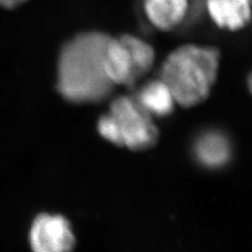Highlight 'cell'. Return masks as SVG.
<instances>
[{
    "label": "cell",
    "instance_id": "cell-7",
    "mask_svg": "<svg viewBox=\"0 0 252 252\" xmlns=\"http://www.w3.org/2000/svg\"><path fill=\"white\" fill-rule=\"evenodd\" d=\"M194 153L196 159L205 167H223L230 159V142L220 131L209 130L196 140Z\"/></svg>",
    "mask_w": 252,
    "mask_h": 252
},
{
    "label": "cell",
    "instance_id": "cell-8",
    "mask_svg": "<svg viewBox=\"0 0 252 252\" xmlns=\"http://www.w3.org/2000/svg\"><path fill=\"white\" fill-rule=\"evenodd\" d=\"M187 0H144V12L157 29L170 31L185 18Z\"/></svg>",
    "mask_w": 252,
    "mask_h": 252
},
{
    "label": "cell",
    "instance_id": "cell-3",
    "mask_svg": "<svg viewBox=\"0 0 252 252\" xmlns=\"http://www.w3.org/2000/svg\"><path fill=\"white\" fill-rule=\"evenodd\" d=\"M114 120L119 146H126L133 151L152 147L159 138L152 116L140 106L135 98H117L109 109Z\"/></svg>",
    "mask_w": 252,
    "mask_h": 252
},
{
    "label": "cell",
    "instance_id": "cell-10",
    "mask_svg": "<svg viewBox=\"0 0 252 252\" xmlns=\"http://www.w3.org/2000/svg\"><path fill=\"white\" fill-rule=\"evenodd\" d=\"M119 39L130 53L138 81L152 69L155 61V51L152 45L135 36L123 35Z\"/></svg>",
    "mask_w": 252,
    "mask_h": 252
},
{
    "label": "cell",
    "instance_id": "cell-1",
    "mask_svg": "<svg viewBox=\"0 0 252 252\" xmlns=\"http://www.w3.org/2000/svg\"><path fill=\"white\" fill-rule=\"evenodd\" d=\"M109 36L84 32L62 46L57 67V90L72 103H97L114 90L104 70V53Z\"/></svg>",
    "mask_w": 252,
    "mask_h": 252
},
{
    "label": "cell",
    "instance_id": "cell-6",
    "mask_svg": "<svg viewBox=\"0 0 252 252\" xmlns=\"http://www.w3.org/2000/svg\"><path fill=\"white\" fill-rule=\"evenodd\" d=\"M207 11L216 25L238 31L250 21V0H207Z\"/></svg>",
    "mask_w": 252,
    "mask_h": 252
},
{
    "label": "cell",
    "instance_id": "cell-2",
    "mask_svg": "<svg viewBox=\"0 0 252 252\" xmlns=\"http://www.w3.org/2000/svg\"><path fill=\"white\" fill-rule=\"evenodd\" d=\"M220 51L211 46L186 44L169 54L161 70L175 102L192 107L207 100L216 83Z\"/></svg>",
    "mask_w": 252,
    "mask_h": 252
},
{
    "label": "cell",
    "instance_id": "cell-5",
    "mask_svg": "<svg viewBox=\"0 0 252 252\" xmlns=\"http://www.w3.org/2000/svg\"><path fill=\"white\" fill-rule=\"evenodd\" d=\"M104 70L114 85L132 86L137 82L135 65L127 50L119 38H109L104 53Z\"/></svg>",
    "mask_w": 252,
    "mask_h": 252
},
{
    "label": "cell",
    "instance_id": "cell-4",
    "mask_svg": "<svg viewBox=\"0 0 252 252\" xmlns=\"http://www.w3.org/2000/svg\"><path fill=\"white\" fill-rule=\"evenodd\" d=\"M75 242L72 227L62 216L40 215L30 232V243L34 252H70Z\"/></svg>",
    "mask_w": 252,
    "mask_h": 252
},
{
    "label": "cell",
    "instance_id": "cell-11",
    "mask_svg": "<svg viewBox=\"0 0 252 252\" xmlns=\"http://www.w3.org/2000/svg\"><path fill=\"white\" fill-rule=\"evenodd\" d=\"M28 0H0V5L4 9H15L22 3H25Z\"/></svg>",
    "mask_w": 252,
    "mask_h": 252
},
{
    "label": "cell",
    "instance_id": "cell-9",
    "mask_svg": "<svg viewBox=\"0 0 252 252\" xmlns=\"http://www.w3.org/2000/svg\"><path fill=\"white\" fill-rule=\"evenodd\" d=\"M133 98L151 116L166 117L175 107V99L162 80H152L145 83Z\"/></svg>",
    "mask_w": 252,
    "mask_h": 252
}]
</instances>
